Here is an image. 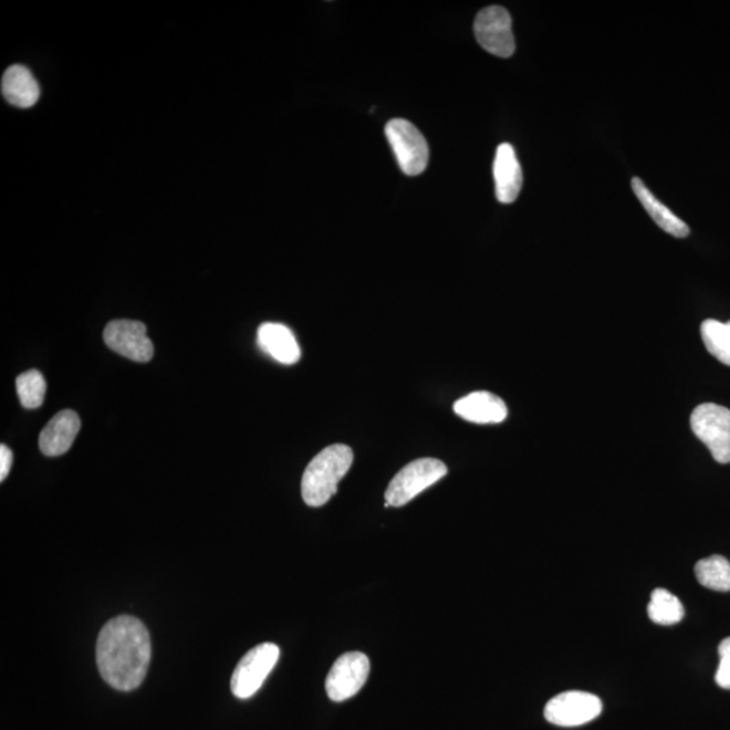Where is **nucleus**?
I'll use <instances>...</instances> for the list:
<instances>
[{"instance_id":"f257e3e1","label":"nucleus","mask_w":730,"mask_h":730,"mask_svg":"<svg viewBox=\"0 0 730 730\" xmlns=\"http://www.w3.org/2000/svg\"><path fill=\"white\" fill-rule=\"evenodd\" d=\"M150 656L149 632L136 617L109 619L97 637V668L102 678L119 691H132L143 684Z\"/></svg>"},{"instance_id":"f03ea898","label":"nucleus","mask_w":730,"mask_h":730,"mask_svg":"<svg viewBox=\"0 0 730 730\" xmlns=\"http://www.w3.org/2000/svg\"><path fill=\"white\" fill-rule=\"evenodd\" d=\"M353 462V450L344 444H334L321 450L309 462L302 478V497L304 503L312 508L324 504L337 492L341 480Z\"/></svg>"},{"instance_id":"7ed1b4c3","label":"nucleus","mask_w":730,"mask_h":730,"mask_svg":"<svg viewBox=\"0 0 730 730\" xmlns=\"http://www.w3.org/2000/svg\"><path fill=\"white\" fill-rule=\"evenodd\" d=\"M448 468L437 459H418L395 474L386 490V507L400 508L446 477Z\"/></svg>"},{"instance_id":"20e7f679","label":"nucleus","mask_w":730,"mask_h":730,"mask_svg":"<svg viewBox=\"0 0 730 730\" xmlns=\"http://www.w3.org/2000/svg\"><path fill=\"white\" fill-rule=\"evenodd\" d=\"M691 429L720 465L730 462V410L716 404L699 405L690 418Z\"/></svg>"},{"instance_id":"39448f33","label":"nucleus","mask_w":730,"mask_h":730,"mask_svg":"<svg viewBox=\"0 0 730 730\" xmlns=\"http://www.w3.org/2000/svg\"><path fill=\"white\" fill-rule=\"evenodd\" d=\"M385 132L404 174L421 175L429 163V146L421 132L411 122L400 118L389 121Z\"/></svg>"},{"instance_id":"423d86ee","label":"nucleus","mask_w":730,"mask_h":730,"mask_svg":"<svg viewBox=\"0 0 730 730\" xmlns=\"http://www.w3.org/2000/svg\"><path fill=\"white\" fill-rule=\"evenodd\" d=\"M279 655L278 645L272 643L260 644L249 650L231 675L230 687L234 697L240 699L253 697L277 666Z\"/></svg>"},{"instance_id":"0eeeda50","label":"nucleus","mask_w":730,"mask_h":730,"mask_svg":"<svg viewBox=\"0 0 730 730\" xmlns=\"http://www.w3.org/2000/svg\"><path fill=\"white\" fill-rule=\"evenodd\" d=\"M602 708L601 699L594 693L565 691L546 703L544 716L553 726L574 728L595 720L602 713Z\"/></svg>"},{"instance_id":"6e6552de","label":"nucleus","mask_w":730,"mask_h":730,"mask_svg":"<svg viewBox=\"0 0 730 730\" xmlns=\"http://www.w3.org/2000/svg\"><path fill=\"white\" fill-rule=\"evenodd\" d=\"M513 24L507 9L490 6L479 12L474 20L473 32L479 45L498 58H510L515 51Z\"/></svg>"},{"instance_id":"1a4fd4ad","label":"nucleus","mask_w":730,"mask_h":730,"mask_svg":"<svg viewBox=\"0 0 730 730\" xmlns=\"http://www.w3.org/2000/svg\"><path fill=\"white\" fill-rule=\"evenodd\" d=\"M368 657L362 653L340 656L326 678L327 697L334 702H344L363 689L369 675Z\"/></svg>"},{"instance_id":"9d476101","label":"nucleus","mask_w":730,"mask_h":730,"mask_svg":"<svg viewBox=\"0 0 730 730\" xmlns=\"http://www.w3.org/2000/svg\"><path fill=\"white\" fill-rule=\"evenodd\" d=\"M103 338L109 350L129 361L148 363L154 357V344L146 334V326L143 322L131 320L108 322L103 332Z\"/></svg>"},{"instance_id":"9b49d317","label":"nucleus","mask_w":730,"mask_h":730,"mask_svg":"<svg viewBox=\"0 0 730 730\" xmlns=\"http://www.w3.org/2000/svg\"><path fill=\"white\" fill-rule=\"evenodd\" d=\"M496 195L501 204H513L521 192L522 169L515 150L510 144L498 146L494 166Z\"/></svg>"},{"instance_id":"f8f14e48","label":"nucleus","mask_w":730,"mask_h":730,"mask_svg":"<svg viewBox=\"0 0 730 730\" xmlns=\"http://www.w3.org/2000/svg\"><path fill=\"white\" fill-rule=\"evenodd\" d=\"M79 430H81V418L75 411L58 413L41 431L39 438L41 452L51 458L69 452Z\"/></svg>"},{"instance_id":"ddd939ff","label":"nucleus","mask_w":730,"mask_h":730,"mask_svg":"<svg viewBox=\"0 0 730 730\" xmlns=\"http://www.w3.org/2000/svg\"><path fill=\"white\" fill-rule=\"evenodd\" d=\"M453 410L468 423L501 424L508 417V407L497 395L477 392L456 401Z\"/></svg>"},{"instance_id":"4468645a","label":"nucleus","mask_w":730,"mask_h":730,"mask_svg":"<svg viewBox=\"0 0 730 730\" xmlns=\"http://www.w3.org/2000/svg\"><path fill=\"white\" fill-rule=\"evenodd\" d=\"M258 345L260 350L271 356L273 361L285 365L300 362V344L291 328L277 322H265L258 331Z\"/></svg>"},{"instance_id":"2eb2a0df","label":"nucleus","mask_w":730,"mask_h":730,"mask_svg":"<svg viewBox=\"0 0 730 730\" xmlns=\"http://www.w3.org/2000/svg\"><path fill=\"white\" fill-rule=\"evenodd\" d=\"M2 94L10 105L29 108L40 100V85L27 66L12 65L3 73Z\"/></svg>"},{"instance_id":"dca6fc26","label":"nucleus","mask_w":730,"mask_h":730,"mask_svg":"<svg viewBox=\"0 0 730 730\" xmlns=\"http://www.w3.org/2000/svg\"><path fill=\"white\" fill-rule=\"evenodd\" d=\"M632 190L635 192L638 200H640L644 209L653 217L657 227H660L666 233L677 237V239H685L690 234V229L681 221L680 218L674 215L671 210L660 202L655 197L649 188L644 185L640 178L632 179Z\"/></svg>"},{"instance_id":"f3484780","label":"nucleus","mask_w":730,"mask_h":730,"mask_svg":"<svg viewBox=\"0 0 730 730\" xmlns=\"http://www.w3.org/2000/svg\"><path fill=\"white\" fill-rule=\"evenodd\" d=\"M696 576L703 587L715 592H730V563L720 555L699 560Z\"/></svg>"},{"instance_id":"a211bd4d","label":"nucleus","mask_w":730,"mask_h":730,"mask_svg":"<svg viewBox=\"0 0 730 730\" xmlns=\"http://www.w3.org/2000/svg\"><path fill=\"white\" fill-rule=\"evenodd\" d=\"M648 616L657 625H675L685 617V608L674 594L656 588L648 605Z\"/></svg>"},{"instance_id":"6ab92c4d","label":"nucleus","mask_w":730,"mask_h":730,"mask_svg":"<svg viewBox=\"0 0 730 730\" xmlns=\"http://www.w3.org/2000/svg\"><path fill=\"white\" fill-rule=\"evenodd\" d=\"M701 336L711 356L718 362L730 365V322L706 320L701 326Z\"/></svg>"},{"instance_id":"aec40b11","label":"nucleus","mask_w":730,"mask_h":730,"mask_svg":"<svg viewBox=\"0 0 730 730\" xmlns=\"http://www.w3.org/2000/svg\"><path fill=\"white\" fill-rule=\"evenodd\" d=\"M17 394L24 409H39L44 404L46 382L39 371L30 369L17 377Z\"/></svg>"},{"instance_id":"412c9836","label":"nucleus","mask_w":730,"mask_h":730,"mask_svg":"<svg viewBox=\"0 0 730 730\" xmlns=\"http://www.w3.org/2000/svg\"><path fill=\"white\" fill-rule=\"evenodd\" d=\"M718 655H720V666H718L716 674L717 685L722 689L730 690V637L720 644Z\"/></svg>"},{"instance_id":"4be33fe9","label":"nucleus","mask_w":730,"mask_h":730,"mask_svg":"<svg viewBox=\"0 0 730 730\" xmlns=\"http://www.w3.org/2000/svg\"><path fill=\"white\" fill-rule=\"evenodd\" d=\"M12 466V452L8 446H0V480H3L9 477Z\"/></svg>"}]
</instances>
